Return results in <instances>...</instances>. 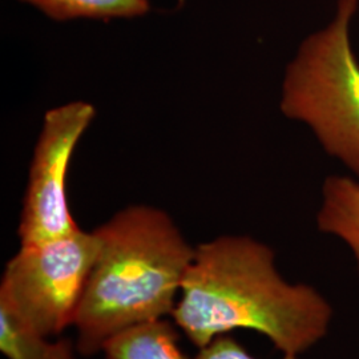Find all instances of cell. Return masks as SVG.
<instances>
[{
    "label": "cell",
    "mask_w": 359,
    "mask_h": 359,
    "mask_svg": "<svg viewBox=\"0 0 359 359\" xmlns=\"http://www.w3.org/2000/svg\"><path fill=\"white\" fill-rule=\"evenodd\" d=\"M172 318L197 348L246 329L301 355L327 335L333 308L314 286L286 281L268 245L221 236L194 248Z\"/></svg>",
    "instance_id": "1"
},
{
    "label": "cell",
    "mask_w": 359,
    "mask_h": 359,
    "mask_svg": "<svg viewBox=\"0 0 359 359\" xmlns=\"http://www.w3.org/2000/svg\"><path fill=\"white\" fill-rule=\"evenodd\" d=\"M95 231L100 252L74 321L86 357L132 326L172 317L194 257L175 221L154 206L124 208Z\"/></svg>",
    "instance_id": "2"
},
{
    "label": "cell",
    "mask_w": 359,
    "mask_h": 359,
    "mask_svg": "<svg viewBox=\"0 0 359 359\" xmlns=\"http://www.w3.org/2000/svg\"><path fill=\"white\" fill-rule=\"evenodd\" d=\"M359 0H338L333 20L305 39L283 75L280 107L313 130L325 152L359 177V62L350 25Z\"/></svg>",
    "instance_id": "3"
},
{
    "label": "cell",
    "mask_w": 359,
    "mask_h": 359,
    "mask_svg": "<svg viewBox=\"0 0 359 359\" xmlns=\"http://www.w3.org/2000/svg\"><path fill=\"white\" fill-rule=\"evenodd\" d=\"M100 252L96 231L20 245L6 264L0 297L38 333L55 337L74 326L77 308Z\"/></svg>",
    "instance_id": "4"
},
{
    "label": "cell",
    "mask_w": 359,
    "mask_h": 359,
    "mask_svg": "<svg viewBox=\"0 0 359 359\" xmlns=\"http://www.w3.org/2000/svg\"><path fill=\"white\" fill-rule=\"evenodd\" d=\"M95 116V107L81 100L46 112L28 173L18 229L20 245L44 243L80 229L68 203L67 176L77 144Z\"/></svg>",
    "instance_id": "5"
},
{
    "label": "cell",
    "mask_w": 359,
    "mask_h": 359,
    "mask_svg": "<svg viewBox=\"0 0 359 359\" xmlns=\"http://www.w3.org/2000/svg\"><path fill=\"white\" fill-rule=\"evenodd\" d=\"M317 225L350 248L359 273V184L350 177L329 176L322 187Z\"/></svg>",
    "instance_id": "6"
},
{
    "label": "cell",
    "mask_w": 359,
    "mask_h": 359,
    "mask_svg": "<svg viewBox=\"0 0 359 359\" xmlns=\"http://www.w3.org/2000/svg\"><path fill=\"white\" fill-rule=\"evenodd\" d=\"M179 326L161 318L116 334L103 347L105 359H188L180 347Z\"/></svg>",
    "instance_id": "7"
},
{
    "label": "cell",
    "mask_w": 359,
    "mask_h": 359,
    "mask_svg": "<svg viewBox=\"0 0 359 359\" xmlns=\"http://www.w3.org/2000/svg\"><path fill=\"white\" fill-rule=\"evenodd\" d=\"M76 344L52 341L27 323L11 304L0 297V353L7 359H76Z\"/></svg>",
    "instance_id": "8"
},
{
    "label": "cell",
    "mask_w": 359,
    "mask_h": 359,
    "mask_svg": "<svg viewBox=\"0 0 359 359\" xmlns=\"http://www.w3.org/2000/svg\"><path fill=\"white\" fill-rule=\"evenodd\" d=\"M55 20L137 18L149 11V0H22Z\"/></svg>",
    "instance_id": "9"
},
{
    "label": "cell",
    "mask_w": 359,
    "mask_h": 359,
    "mask_svg": "<svg viewBox=\"0 0 359 359\" xmlns=\"http://www.w3.org/2000/svg\"><path fill=\"white\" fill-rule=\"evenodd\" d=\"M196 359H257L248 353L238 341L229 334L218 335L210 344L198 348ZM283 359H301L299 355L283 354Z\"/></svg>",
    "instance_id": "10"
}]
</instances>
